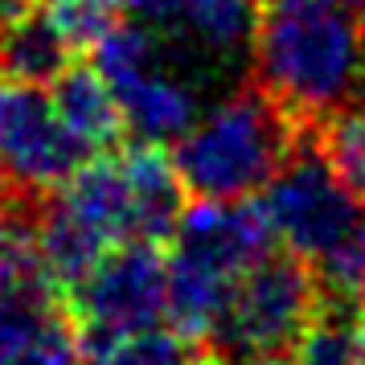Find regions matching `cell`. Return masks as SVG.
<instances>
[{"label":"cell","instance_id":"cell-9","mask_svg":"<svg viewBox=\"0 0 365 365\" xmlns=\"http://www.w3.org/2000/svg\"><path fill=\"white\" fill-rule=\"evenodd\" d=\"M128 9L135 25L205 86L238 74L255 58V0H128Z\"/></svg>","mask_w":365,"mask_h":365},{"label":"cell","instance_id":"cell-1","mask_svg":"<svg viewBox=\"0 0 365 365\" xmlns=\"http://www.w3.org/2000/svg\"><path fill=\"white\" fill-rule=\"evenodd\" d=\"M185 181L156 144L95 156L41 214V250L58 287H74L107 250L160 242L181 222Z\"/></svg>","mask_w":365,"mask_h":365},{"label":"cell","instance_id":"cell-3","mask_svg":"<svg viewBox=\"0 0 365 365\" xmlns=\"http://www.w3.org/2000/svg\"><path fill=\"white\" fill-rule=\"evenodd\" d=\"M168 255V324L193 345H214L222 316L250 267L275 250L263 205L201 201L177 222Z\"/></svg>","mask_w":365,"mask_h":365},{"label":"cell","instance_id":"cell-8","mask_svg":"<svg viewBox=\"0 0 365 365\" xmlns=\"http://www.w3.org/2000/svg\"><path fill=\"white\" fill-rule=\"evenodd\" d=\"M263 214L283 250L320 267L365 222L361 201L329 168L320 148H296L263 189Z\"/></svg>","mask_w":365,"mask_h":365},{"label":"cell","instance_id":"cell-19","mask_svg":"<svg viewBox=\"0 0 365 365\" xmlns=\"http://www.w3.org/2000/svg\"><path fill=\"white\" fill-rule=\"evenodd\" d=\"M34 9H37V0H0V29L21 21V17H29Z\"/></svg>","mask_w":365,"mask_h":365},{"label":"cell","instance_id":"cell-10","mask_svg":"<svg viewBox=\"0 0 365 365\" xmlns=\"http://www.w3.org/2000/svg\"><path fill=\"white\" fill-rule=\"evenodd\" d=\"M83 341L128 336L168 320V259L156 242H123L107 250L70 287Z\"/></svg>","mask_w":365,"mask_h":365},{"label":"cell","instance_id":"cell-2","mask_svg":"<svg viewBox=\"0 0 365 365\" xmlns=\"http://www.w3.org/2000/svg\"><path fill=\"white\" fill-rule=\"evenodd\" d=\"M250 62L283 111L332 115L365 86V13L349 0H267Z\"/></svg>","mask_w":365,"mask_h":365},{"label":"cell","instance_id":"cell-17","mask_svg":"<svg viewBox=\"0 0 365 365\" xmlns=\"http://www.w3.org/2000/svg\"><path fill=\"white\" fill-rule=\"evenodd\" d=\"M353 332H357V308H320L312 324L296 341V365H349L353 361Z\"/></svg>","mask_w":365,"mask_h":365},{"label":"cell","instance_id":"cell-4","mask_svg":"<svg viewBox=\"0 0 365 365\" xmlns=\"http://www.w3.org/2000/svg\"><path fill=\"white\" fill-rule=\"evenodd\" d=\"M292 111L259 91H230L210 103L197 123L177 140L173 165L189 193L201 201H247L296 152Z\"/></svg>","mask_w":365,"mask_h":365},{"label":"cell","instance_id":"cell-20","mask_svg":"<svg viewBox=\"0 0 365 365\" xmlns=\"http://www.w3.org/2000/svg\"><path fill=\"white\" fill-rule=\"evenodd\" d=\"M349 365H365V299L357 304V332H353V361Z\"/></svg>","mask_w":365,"mask_h":365},{"label":"cell","instance_id":"cell-14","mask_svg":"<svg viewBox=\"0 0 365 365\" xmlns=\"http://www.w3.org/2000/svg\"><path fill=\"white\" fill-rule=\"evenodd\" d=\"M316 148L341 177V185L365 205V99H353L341 111H332L329 123L320 128Z\"/></svg>","mask_w":365,"mask_h":365},{"label":"cell","instance_id":"cell-7","mask_svg":"<svg viewBox=\"0 0 365 365\" xmlns=\"http://www.w3.org/2000/svg\"><path fill=\"white\" fill-rule=\"evenodd\" d=\"M86 160L95 156L66 123L53 91L0 78V189L21 197L58 193Z\"/></svg>","mask_w":365,"mask_h":365},{"label":"cell","instance_id":"cell-5","mask_svg":"<svg viewBox=\"0 0 365 365\" xmlns=\"http://www.w3.org/2000/svg\"><path fill=\"white\" fill-rule=\"evenodd\" d=\"M95 70L115 91L128 132L144 144H177L205 111V83L135 21H119L95 41Z\"/></svg>","mask_w":365,"mask_h":365},{"label":"cell","instance_id":"cell-23","mask_svg":"<svg viewBox=\"0 0 365 365\" xmlns=\"http://www.w3.org/2000/svg\"><path fill=\"white\" fill-rule=\"evenodd\" d=\"M111 4H123V0H111Z\"/></svg>","mask_w":365,"mask_h":365},{"label":"cell","instance_id":"cell-13","mask_svg":"<svg viewBox=\"0 0 365 365\" xmlns=\"http://www.w3.org/2000/svg\"><path fill=\"white\" fill-rule=\"evenodd\" d=\"M83 365H201L193 341L181 332H165L160 324L128 336H103L83 345Z\"/></svg>","mask_w":365,"mask_h":365},{"label":"cell","instance_id":"cell-18","mask_svg":"<svg viewBox=\"0 0 365 365\" xmlns=\"http://www.w3.org/2000/svg\"><path fill=\"white\" fill-rule=\"evenodd\" d=\"M316 275H320V287L329 296L345 299V304H361L365 299V222L316 267Z\"/></svg>","mask_w":365,"mask_h":365},{"label":"cell","instance_id":"cell-22","mask_svg":"<svg viewBox=\"0 0 365 365\" xmlns=\"http://www.w3.org/2000/svg\"><path fill=\"white\" fill-rule=\"evenodd\" d=\"M349 4H353V9H361V13H365V0H349Z\"/></svg>","mask_w":365,"mask_h":365},{"label":"cell","instance_id":"cell-6","mask_svg":"<svg viewBox=\"0 0 365 365\" xmlns=\"http://www.w3.org/2000/svg\"><path fill=\"white\" fill-rule=\"evenodd\" d=\"M320 312V275L292 250H271L238 283L222 316L214 349L230 361H267L296 349L304 329Z\"/></svg>","mask_w":365,"mask_h":365},{"label":"cell","instance_id":"cell-11","mask_svg":"<svg viewBox=\"0 0 365 365\" xmlns=\"http://www.w3.org/2000/svg\"><path fill=\"white\" fill-rule=\"evenodd\" d=\"M53 99L62 107L66 123L74 128V135L91 148V156L111 152L119 144V135L128 132V119H123L115 91L107 86V78L95 66H70L53 83Z\"/></svg>","mask_w":365,"mask_h":365},{"label":"cell","instance_id":"cell-12","mask_svg":"<svg viewBox=\"0 0 365 365\" xmlns=\"http://www.w3.org/2000/svg\"><path fill=\"white\" fill-rule=\"evenodd\" d=\"M70 58H74V46L46 9H34L29 17L0 29V78L53 86L74 66Z\"/></svg>","mask_w":365,"mask_h":365},{"label":"cell","instance_id":"cell-15","mask_svg":"<svg viewBox=\"0 0 365 365\" xmlns=\"http://www.w3.org/2000/svg\"><path fill=\"white\" fill-rule=\"evenodd\" d=\"M0 365H83V345L74 324L53 308L0 349Z\"/></svg>","mask_w":365,"mask_h":365},{"label":"cell","instance_id":"cell-21","mask_svg":"<svg viewBox=\"0 0 365 365\" xmlns=\"http://www.w3.org/2000/svg\"><path fill=\"white\" fill-rule=\"evenodd\" d=\"M238 365H279L275 357H267V361H238Z\"/></svg>","mask_w":365,"mask_h":365},{"label":"cell","instance_id":"cell-16","mask_svg":"<svg viewBox=\"0 0 365 365\" xmlns=\"http://www.w3.org/2000/svg\"><path fill=\"white\" fill-rule=\"evenodd\" d=\"M53 292L58 283L46 275H25L0 263V349L29 324H37L46 312H53Z\"/></svg>","mask_w":365,"mask_h":365}]
</instances>
